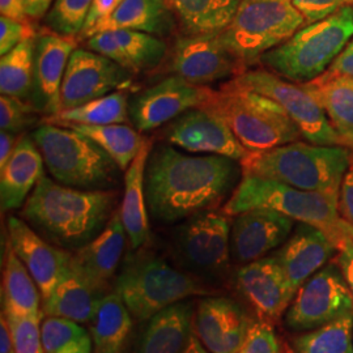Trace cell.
Returning <instances> with one entry per match:
<instances>
[{"label": "cell", "mask_w": 353, "mask_h": 353, "mask_svg": "<svg viewBox=\"0 0 353 353\" xmlns=\"http://www.w3.org/2000/svg\"><path fill=\"white\" fill-rule=\"evenodd\" d=\"M237 161L219 154L191 156L170 145L151 151L145 168L148 211L163 223L210 211L232 190Z\"/></svg>", "instance_id": "1"}, {"label": "cell", "mask_w": 353, "mask_h": 353, "mask_svg": "<svg viewBox=\"0 0 353 353\" xmlns=\"http://www.w3.org/2000/svg\"><path fill=\"white\" fill-rule=\"evenodd\" d=\"M117 194L80 190L45 176L26 199L23 217L64 249H80L96 239L113 217Z\"/></svg>", "instance_id": "2"}, {"label": "cell", "mask_w": 353, "mask_h": 353, "mask_svg": "<svg viewBox=\"0 0 353 353\" xmlns=\"http://www.w3.org/2000/svg\"><path fill=\"white\" fill-rule=\"evenodd\" d=\"M352 163V154L345 145L299 140L270 151L249 153L241 161V168L243 174L263 176L305 191L339 195Z\"/></svg>", "instance_id": "3"}, {"label": "cell", "mask_w": 353, "mask_h": 353, "mask_svg": "<svg viewBox=\"0 0 353 353\" xmlns=\"http://www.w3.org/2000/svg\"><path fill=\"white\" fill-rule=\"evenodd\" d=\"M254 208L274 210L294 221L319 228L336 246L350 229L339 212V195L305 191L263 176L243 174L224 212L237 216Z\"/></svg>", "instance_id": "4"}, {"label": "cell", "mask_w": 353, "mask_h": 353, "mask_svg": "<svg viewBox=\"0 0 353 353\" xmlns=\"http://www.w3.org/2000/svg\"><path fill=\"white\" fill-rule=\"evenodd\" d=\"M204 108L217 114L250 153L270 151L303 138L278 102L233 80L214 90Z\"/></svg>", "instance_id": "5"}, {"label": "cell", "mask_w": 353, "mask_h": 353, "mask_svg": "<svg viewBox=\"0 0 353 353\" xmlns=\"http://www.w3.org/2000/svg\"><path fill=\"white\" fill-rule=\"evenodd\" d=\"M212 292L203 279L176 270L148 252L130 255L115 283V293L139 321L151 319L173 303Z\"/></svg>", "instance_id": "6"}, {"label": "cell", "mask_w": 353, "mask_h": 353, "mask_svg": "<svg viewBox=\"0 0 353 353\" xmlns=\"http://www.w3.org/2000/svg\"><path fill=\"white\" fill-rule=\"evenodd\" d=\"M353 38V7H345L303 26L259 59L265 68L293 83H309L325 74Z\"/></svg>", "instance_id": "7"}, {"label": "cell", "mask_w": 353, "mask_h": 353, "mask_svg": "<svg viewBox=\"0 0 353 353\" xmlns=\"http://www.w3.org/2000/svg\"><path fill=\"white\" fill-rule=\"evenodd\" d=\"M32 138L58 183L80 190H106L117 183L119 168L80 131L46 123L38 127Z\"/></svg>", "instance_id": "8"}, {"label": "cell", "mask_w": 353, "mask_h": 353, "mask_svg": "<svg viewBox=\"0 0 353 353\" xmlns=\"http://www.w3.org/2000/svg\"><path fill=\"white\" fill-rule=\"evenodd\" d=\"M305 26L303 13L292 0H241L234 17L219 38L246 65L288 41Z\"/></svg>", "instance_id": "9"}, {"label": "cell", "mask_w": 353, "mask_h": 353, "mask_svg": "<svg viewBox=\"0 0 353 353\" xmlns=\"http://www.w3.org/2000/svg\"><path fill=\"white\" fill-rule=\"evenodd\" d=\"M230 230L228 214L203 211L176 228L173 250L188 272L201 279L220 278L230 262Z\"/></svg>", "instance_id": "10"}, {"label": "cell", "mask_w": 353, "mask_h": 353, "mask_svg": "<svg viewBox=\"0 0 353 353\" xmlns=\"http://www.w3.org/2000/svg\"><path fill=\"white\" fill-rule=\"evenodd\" d=\"M232 80L278 102L306 141L321 145H344L341 134L331 125L323 108L303 84L290 81L268 70L243 71Z\"/></svg>", "instance_id": "11"}, {"label": "cell", "mask_w": 353, "mask_h": 353, "mask_svg": "<svg viewBox=\"0 0 353 353\" xmlns=\"http://www.w3.org/2000/svg\"><path fill=\"white\" fill-rule=\"evenodd\" d=\"M353 312V297L341 268L334 262L307 279L296 292L285 316L292 331L303 332L325 326Z\"/></svg>", "instance_id": "12"}, {"label": "cell", "mask_w": 353, "mask_h": 353, "mask_svg": "<svg viewBox=\"0 0 353 353\" xmlns=\"http://www.w3.org/2000/svg\"><path fill=\"white\" fill-rule=\"evenodd\" d=\"M214 89L196 85L173 75L134 96L130 102V118L138 131H152L182 114L204 108L214 96Z\"/></svg>", "instance_id": "13"}, {"label": "cell", "mask_w": 353, "mask_h": 353, "mask_svg": "<svg viewBox=\"0 0 353 353\" xmlns=\"http://www.w3.org/2000/svg\"><path fill=\"white\" fill-rule=\"evenodd\" d=\"M132 83V74L94 51L75 49L64 74L61 102L62 110L121 90Z\"/></svg>", "instance_id": "14"}, {"label": "cell", "mask_w": 353, "mask_h": 353, "mask_svg": "<svg viewBox=\"0 0 353 353\" xmlns=\"http://www.w3.org/2000/svg\"><path fill=\"white\" fill-rule=\"evenodd\" d=\"M245 67L223 46L219 33L178 38L170 59V70L174 75L205 87L240 75L246 71Z\"/></svg>", "instance_id": "15"}, {"label": "cell", "mask_w": 353, "mask_h": 353, "mask_svg": "<svg viewBox=\"0 0 353 353\" xmlns=\"http://www.w3.org/2000/svg\"><path fill=\"white\" fill-rule=\"evenodd\" d=\"M234 285L259 321L272 325L288 310L297 292L274 255L240 267Z\"/></svg>", "instance_id": "16"}, {"label": "cell", "mask_w": 353, "mask_h": 353, "mask_svg": "<svg viewBox=\"0 0 353 353\" xmlns=\"http://www.w3.org/2000/svg\"><path fill=\"white\" fill-rule=\"evenodd\" d=\"M170 145L192 153H207L242 161L248 151L227 123L207 108L192 109L174 119L166 128Z\"/></svg>", "instance_id": "17"}, {"label": "cell", "mask_w": 353, "mask_h": 353, "mask_svg": "<svg viewBox=\"0 0 353 353\" xmlns=\"http://www.w3.org/2000/svg\"><path fill=\"white\" fill-rule=\"evenodd\" d=\"M8 240L26 265L46 300L71 272V254L43 240L23 219L11 216L7 221Z\"/></svg>", "instance_id": "18"}, {"label": "cell", "mask_w": 353, "mask_h": 353, "mask_svg": "<svg viewBox=\"0 0 353 353\" xmlns=\"http://www.w3.org/2000/svg\"><path fill=\"white\" fill-rule=\"evenodd\" d=\"M254 319L229 297H205L194 314V332L210 353H237Z\"/></svg>", "instance_id": "19"}, {"label": "cell", "mask_w": 353, "mask_h": 353, "mask_svg": "<svg viewBox=\"0 0 353 353\" xmlns=\"http://www.w3.org/2000/svg\"><path fill=\"white\" fill-rule=\"evenodd\" d=\"M294 220L268 208L237 214L230 230V255L241 265L262 259L290 239Z\"/></svg>", "instance_id": "20"}, {"label": "cell", "mask_w": 353, "mask_h": 353, "mask_svg": "<svg viewBox=\"0 0 353 353\" xmlns=\"http://www.w3.org/2000/svg\"><path fill=\"white\" fill-rule=\"evenodd\" d=\"M126 236L118 210L96 239L71 254V274L90 287L108 293L109 280L121 263Z\"/></svg>", "instance_id": "21"}, {"label": "cell", "mask_w": 353, "mask_h": 353, "mask_svg": "<svg viewBox=\"0 0 353 353\" xmlns=\"http://www.w3.org/2000/svg\"><path fill=\"white\" fill-rule=\"evenodd\" d=\"M76 49L72 37L43 33L36 37L34 101L39 112L55 115L62 110L61 89L71 54Z\"/></svg>", "instance_id": "22"}, {"label": "cell", "mask_w": 353, "mask_h": 353, "mask_svg": "<svg viewBox=\"0 0 353 353\" xmlns=\"http://www.w3.org/2000/svg\"><path fill=\"white\" fill-rule=\"evenodd\" d=\"M87 46L89 50L109 58L131 74L156 68L168 52L161 38L130 29L96 33L89 37Z\"/></svg>", "instance_id": "23"}, {"label": "cell", "mask_w": 353, "mask_h": 353, "mask_svg": "<svg viewBox=\"0 0 353 353\" xmlns=\"http://www.w3.org/2000/svg\"><path fill=\"white\" fill-rule=\"evenodd\" d=\"M338 252L336 245L322 229L300 223L294 233L274 254L292 287L297 290Z\"/></svg>", "instance_id": "24"}, {"label": "cell", "mask_w": 353, "mask_h": 353, "mask_svg": "<svg viewBox=\"0 0 353 353\" xmlns=\"http://www.w3.org/2000/svg\"><path fill=\"white\" fill-rule=\"evenodd\" d=\"M45 176V161L37 144L30 137H21L11 159L0 169L1 211L21 207Z\"/></svg>", "instance_id": "25"}, {"label": "cell", "mask_w": 353, "mask_h": 353, "mask_svg": "<svg viewBox=\"0 0 353 353\" xmlns=\"http://www.w3.org/2000/svg\"><path fill=\"white\" fill-rule=\"evenodd\" d=\"M194 306L188 301L173 303L148 319L138 353H183L194 330Z\"/></svg>", "instance_id": "26"}, {"label": "cell", "mask_w": 353, "mask_h": 353, "mask_svg": "<svg viewBox=\"0 0 353 353\" xmlns=\"http://www.w3.org/2000/svg\"><path fill=\"white\" fill-rule=\"evenodd\" d=\"M174 26L176 16L166 0H123L109 17L99 21L83 36L89 38L106 30L130 29L160 37L169 34Z\"/></svg>", "instance_id": "27"}, {"label": "cell", "mask_w": 353, "mask_h": 353, "mask_svg": "<svg viewBox=\"0 0 353 353\" xmlns=\"http://www.w3.org/2000/svg\"><path fill=\"white\" fill-rule=\"evenodd\" d=\"M151 143L147 140L139 154L125 172V191L119 214L132 250L141 248L150 239L145 168L151 154Z\"/></svg>", "instance_id": "28"}, {"label": "cell", "mask_w": 353, "mask_h": 353, "mask_svg": "<svg viewBox=\"0 0 353 353\" xmlns=\"http://www.w3.org/2000/svg\"><path fill=\"white\" fill-rule=\"evenodd\" d=\"M106 294L70 272L43 300L42 312L48 316L65 318L76 323H90Z\"/></svg>", "instance_id": "29"}, {"label": "cell", "mask_w": 353, "mask_h": 353, "mask_svg": "<svg viewBox=\"0 0 353 353\" xmlns=\"http://www.w3.org/2000/svg\"><path fill=\"white\" fill-rule=\"evenodd\" d=\"M132 330L131 313L117 293H108L90 322L94 353H123Z\"/></svg>", "instance_id": "30"}, {"label": "cell", "mask_w": 353, "mask_h": 353, "mask_svg": "<svg viewBox=\"0 0 353 353\" xmlns=\"http://www.w3.org/2000/svg\"><path fill=\"white\" fill-rule=\"evenodd\" d=\"M323 108L341 138L353 134V77L325 74L303 83Z\"/></svg>", "instance_id": "31"}, {"label": "cell", "mask_w": 353, "mask_h": 353, "mask_svg": "<svg viewBox=\"0 0 353 353\" xmlns=\"http://www.w3.org/2000/svg\"><path fill=\"white\" fill-rule=\"evenodd\" d=\"M241 0H166L181 26L190 34L223 32L240 6Z\"/></svg>", "instance_id": "32"}, {"label": "cell", "mask_w": 353, "mask_h": 353, "mask_svg": "<svg viewBox=\"0 0 353 353\" xmlns=\"http://www.w3.org/2000/svg\"><path fill=\"white\" fill-rule=\"evenodd\" d=\"M39 288L26 265L7 241L3 272V312L19 316H42L39 310Z\"/></svg>", "instance_id": "33"}, {"label": "cell", "mask_w": 353, "mask_h": 353, "mask_svg": "<svg viewBox=\"0 0 353 353\" xmlns=\"http://www.w3.org/2000/svg\"><path fill=\"white\" fill-rule=\"evenodd\" d=\"M63 126L80 131L93 140L113 160L121 172H126L147 143V140L140 135L137 128L127 126L126 123L103 126L67 123Z\"/></svg>", "instance_id": "34"}, {"label": "cell", "mask_w": 353, "mask_h": 353, "mask_svg": "<svg viewBox=\"0 0 353 353\" xmlns=\"http://www.w3.org/2000/svg\"><path fill=\"white\" fill-rule=\"evenodd\" d=\"M130 119V103L123 90H115L100 99L83 103L74 109L61 110L48 117L49 123L57 125H88L103 126L115 123H127Z\"/></svg>", "instance_id": "35"}, {"label": "cell", "mask_w": 353, "mask_h": 353, "mask_svg": "<svg viewBox=\"0 0 353 353\" xmlns=\"http://www.w3.org/2000/svg\"><path fill=\"white\" fill-rule=\"evenodd\" d=\"M285 353H353V312L294 336Z\"/></svg>", "instance_id": "36"}, {"label": "cell", "mask_w": 353, "mask_h": 353, "mask_svg": "<svg viewBox=\"0 0 353 353\" xmlns=\"http://www.w3.org/2000/svg\"><path fill=\"white\" fill-rule=\"evenodd\" d=\"M36 37L26 38L14 49L1 55L0 92L4 96L26 99L34 89Z\"/></svg>", "instance_id": "37"}, {"label": "cell", "mask_w": 353, "mask_h": 353, "mask_svg": "<svg viewBox=\"0 0 353 353\" xmlns=\"http://www.w3.org/2000/svg\"><path fill=\"white\" fill-rule=\"evenodd\" d=\"M43 353H92L90 334L74 321L48 316L41 326Z\"/></svg>", "instance_id": "38"}, {"label": "cell", "mask_w": 353, "mask_h": 353, "mask_svg": "<svg viewBox=\"0 0 353 353\" xmlns=\"http://www.w3.org/2000/svg\"><path fill=\"white\" fill-rule=\"evenodd\" d=\"M93 0H54L46 24L54 33L74 37L84 30Z\"/></svg>", "instance_id": "39"}, {"label": "cell", "mask_w": 353, "mask_h": 353, "mask_svg": "<svg viewBox=\"0 0 353 353\" xmlns=\"http://www.w3.org/2000/svg\"><path fill=\"white\" fill-rule=\"evenodd\" d=\"M4 314L11 330L16 353H42L39 328L42 316H19L12 313Z\"/></svg>", "instance_id": "40"}, {"label": "cell", "mask_w": 353, "mask_h": 353, "mask_svg": "<svg viewBox=\"0 0 353 353\" xmlns=\"http://www.w3.org/2000/svg\"><path fill=\"white\" fill-rule=\"evenodd\" d=\"M38 109L24 99L4 96L0 97V128L1 131L20 132L36 122Z\"/></svg>", "instance_id": "41"}, {"label": "cell", "mask_w": 353, "mask_h": 353, "mask_svg": "<svg viewBox=\"0 0 353 353\" xmlns=\"http://www.w3.org/2000/svg\"><path fill=\"white\" fill-rule=\"evenodd\" d=\"M237 353H285L272 323L254 322L248 338Z\"/></svg>", "instance_id": "42"}, {"label": "cell", "mask_w": 353, "mask_h": 353, "mask_svg": "<svg viewBox=\"0 0 353 353\" xmlns=\"http://www.w3.org/2000/svg\"><path fill=\"white\" fill-rule=\"evenodd\" d=\"M296 8L303 13L306 26L316 23L345 7H353V0H292Z\"/></svg>", "instance_id": "43"}, {"label": "cell", "mask_w": 353, "mask_h": 353, "mask_svg": "<svg viewBox=\"0 0 353 353\" xmlns=\"http://www.w3.org/2000/svg\"><path fill=\"white\" fill-rule=\"evenodd\" d=\"M36 37L28 21H17L10 17H0V54L4 55L14 49L26 38Z\"/></svg>", "instance_id": "44"}, {"label": "cell", "mask_w": 353, "mask_h": 353, "mask_svg": "<svg viewBox=\"0 0 353 353\" xmlns=\"http://www.w3.org/2000/svg\"><path fill=\"white\" fill-rule=\"evenodd\" d=\"M338 252L332 262L341 268V275L345 280L353 297V237L350 233L338 243Z\"/></svg>", "instance_id": "45"}, {"label": "cell", "mask_w": 353, "mask_h": 353, "mask_svg": "<svg viewBox=\"0 0 353 353\" xmlns=\"http://www.w3.org/2000/svg\"><path fill=\"white\" fill-rule=\"evenodd\" d=\"M339 212L341 219L353 227V163L341 183Z\"/></svg>", "instance_id": "46"}, {"label": "cell", "mask_w": 353, "mask_h": 353, "mask_svg": "<svg viewBox=\"0 0 353 353\" xmlns=\"http://www.w3.org/2000/svg\"><path fill=\"white\" fill-rule=\"evenodd\" d=\"M122 1L123 0H93L92 10L89 12L87 23H85V26H84V30L81 33L85 34L89 29H92L99 21L109 17L118 8V6Z\"/></svg>", "instance_id": "47"}, {"label": "cell", "mask_w": 353, "mask_h": 353, "mask_svg": "<svg viewBox=\"0 0 353 353\" xmlns=\"http://www.w3.org/2000/svg\"><path fill=\"white\" fill-rule=\"evenodd\" d=\"M328 74L353 77V38L328 67Z\"/></svg>", "instance_id": "48"}, {"label": "cell", "mask_w": 353, "mask_h": 353, "mask_svg": "<svg viewBox=\"0 0 353 353\" xmlns=\"http://www.w3.org/2000/svg\"><path fill=\"white\" fill-rule=\"evenodd\" d=\"M28 17L41 19L50 11L54 0H20Z\"/></svg>", "instance_id": "49"}, {"label": "cell", "mask_w": 353, "mask_h": 353, "mask_svg": "<svg viewBox=\"0 0 353 353\" xmlns=\"http://www.w3.org/2000/svg\"><path fill=\"white\" fill-rule=\"evenodd\" d=\"M17 137L14 132L1 131L0 132V169L4 168L7 161L11 159L13 151L17 145Z\"/></svg>", "instance_id": "50"}, {"label": "cell", "mask_w": 353, "mask_h": 353, "mask_svg": "<svg viewBox=\"0 0 353 353\" xmlns=\"http://www.w3.org/2000/svg\"><path fill=\"white\" fill-rule=\"evenodd\" d=\"M0 13L4 17H10L17 21H28L20 0H0Z\"/></svg>", "instance_id": "51"}, {"label": "cell", "mask_w": 353, "mask_h": 353, "mask_svg": "<svg viewBox=\"0 0 353 353\" xmlns=\"http://www.w3.org/2000/svg\"><path fill=\"white\" fill-rule=\"evenodd\" d=\"M0 353H16L11 330L4 313H1L0 318Z\"/></svg>", "instance_id": "52"}, {"label": "cell", "mask_w": 353, "mask_h": 353, "mask_svg": "<svg viewBox=\"0 0 353 353\" xmlns=\"http://www.w3.org/2000/svg\"><path fill=\"white\" fill-rule=\"evenodd\" d=\"M183 353H210L204 347H203L201 341L196 338V335H191L190 338L189 345L186 348V351Z\"/></svg>", "instance_id": "53"}, {"label": "cell", "mask_w": 353, "mask_h": 353, "mask_svg": "<svg viewBox=\"0 0 353 353\" xmlns=\"http://www.w3.org/2000/svg\"><path fill=\"white\" fill-rule=\"evenodd\" d=\"M343 141H344V145L350 148L351 154H352L353 160V134L352 135H347V137H343Z\"/></svg>", "instance_id": "54"}, {"label": "cell", "mask_w": 353, "mask_h": 353, "mask_svg": "<svg viewBox=\"0 0 353 353\" xmlns=\"http://www.w3.org/2000/svg\"><path fill=\"white\" fill-rule=\"evenodd\" d=\"M350 233H351V236L353 237V227L352 225H350Z\"/></svg>", "instance_id": "55"}, {"label": "cell", "mask_w": 353, "mask_h": 353, "mask_svg": "<svg viewBox=\"0 0 353 353\" xmlns=\"http://www.w3.org/2000/svg\"><path fill=\"white\" fill-rule=\"evenodd\" d=\"M42 353H43V352H42Z\"/></svg>", "instance_id": "56"}]
</instances>
